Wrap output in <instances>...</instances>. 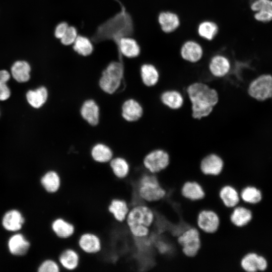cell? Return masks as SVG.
Returning a JSON list of instances; mask_svg holds the SVG:
<instances>
[{
    "label": "cell",
    "mask_w": 272,
    "mask_h": 272,
    "mask_svg": "<svg viewBox=\"0 0 272 272\" xmlns=\"http://www.w3.org/2000/svg\"><path fill=\"white\" fill-rule=\"evenodd\" d=\"M119 12L100 25L91 37L92 42L98 43L110 40L117 44L123 37L131 36L134 31L133 20L125 7L118 0Z\"/></svg>",
    "instance_id": "6da1fadb"
},
{
    "label": "cell",
    "mask_w": 272,
    "mask_h": 272,
    "mask_svg": "<svg viewBox=\"0 0 272 272\" xmlns=\"http://www.w3.org/2000/svg\"><path fill=\"white\" fill-rule=\"evenodd\" d=\"M193 119L200 120L209 116L219 101L218 91L202 82H194L186 88Z\"/></svg>",
    "instance_id": "7a4b0ae2"
},
{
    "label": "cell",
    "mask_w": 272,
    "mask_h": 272,
    "mask_svg": "<svg viewBox=\"0 0 272 272\" xmlns=\"http://www.w3.org/2000/svg\"><path fill=\"white\" fill-rule=\"evenodd\" d=\"M156 217V213L151 207L145 203H141L130 208L125 223L132 236L144 238L150 234Z\"/></svg>",
    "instance_id": "3957f363"
},
{
    "label": "cell",
    "mask_w": 272,
    "mask_h": 272,
    "mask_svg": "<svg viewBox=\"0 0 272 272\" xmlns=\"http://www.w3.org/2000/svg\"><path fill=\"white\" fill-rule=\"evenodd\" d=\"M135 191L139 198L146 204L162 200L166 189L161 184L156 174L146 171L135 181Z\"/></svg>",
    "instance_id": "277c9868"
},
{
    "label": "cell",
    "mask_w": 272,
    "mask_h": 272,
    "mask_svg": "<svg viewBox=\"0 0 272 272\" xmlns=\"http://www.w3.org/2000/svg\"><path fill=\"white\" fill-rule=\"evenodd\" d=\"M124 74L122 61H112L103 70L98 80L100 90L107 95H113L120 88Z\"/></svg>",
    "instance_id": "5b68a950"
},
{
    "label": "cell",
    "mask_w": 272,
    "mask_h": 272,
    "mask_svg": "<svg viewBox=\"0 0 272 272\" xmlns=\"http://www.w3.org/2000/svg\"><path fill=\"white\" fill-rule=\"evenodd\" d=\"M170 162L169 153L161 148H156L149 151L142 159V163L145 170L154 174L167 168Z\"/></svg>",
    "instance_id": "8992f818"
},
{
    "label": "cell",
    "mask_w": 272,
    "mask_h": 272,
    "mask_svg": "<svg viewBox=\"0 0 272 272\" xmlns=\"http://www.w3.org/2000/svg\"><path fill=\"white\" fill-rule=\"evenodd\" d=\"M176 241L183 254L187 257H193L201 247L200 231L196 227H189L177 237Z\"/></svg>",
    "instance_id": "52a82bcc"
},
{
    "label": "cell",
    "mask_w": 272,
    "mask_h": 272,
    "mask_svg": "<svg viewBox=\"0 0 272 272\" xmlns=\"http://www.w3.org/2000/svg\"><path fill=\"white\" fill-rule=\"evenodd\" d=\"M249 95L257 100L263 101L272 96V76L262 75L252 81L248 89Z\"/></svg>",
    "instance_id": "ba28073f"
},
{
    "label": "cell",
    "mask_w": 272,
    "mask_h": 272,
    "mask_svg": "<svg viewBox=\"0 0 272 272\" xmlns=\"http://www.w3.org/2000/svg\"><path fill=\"white\" fill-rule=\"evenodd\" d=\"M225 161L222 156L215 153H209L200 160L199 168L202 174L216 176L223 171Z\"/></svg>",
    "instance_id": "9c48e42d"
},
{
    "label": "cell",
    "mask_w": 272,
    "mask_h": 272,
    "mask_svg": "<svg viewBox=\"0 0 272 272\" xmlns=\"http://www.w3.org/2000/svg\"><path fill=\"white\" fill-rule=\"evenodd\" d=\"M78 247L80 252L88 255H96L102 250V243L100 236L91 232L81 234L77 241Z\"/></svg>",
    "instance_id": "30bf717a"
},
{
    "label": "cell",
    "mask_w": 272,
    "mask_h": 272,
    "mask_svg": "<svg viewBox=\"0 0 272 272\" xmlns=\"http://www.w3.org/2000/svg\"><path fill=\"white\" fill-rule=\"evenodd\" d=\"M220 223V217L214 211L203 209L197 215L196 226L199 231L208 234L216 232Z\"/></svg>",
    "instance_id": "8fae6325"
},
{
    "label": "cell",
    "mask_w": 272,
    "mask_h": 272,
    "mask_svg": "<svg viewBox=\"0 0 272 272\" xmlns=\"http://www.w3.org/2000/svg\"><path fill=\"white\" fill-rule=\"evenodd\" d=\"M144 109L142 104L136 99H125L121 106V116L127 122L133 123L139 121L143 116Z\"/></svg>",
    "instance_id": "7c38bea8"
},
{
    "label": "cell",
    "mask_w": 272,
    "mask_h": 272,
    "mask_svg": "<svg viewBox=\"0 0 272 272\" xmlns=\"http://www.w3.org/2000/svg\"><path fill=\"white\" fill-rule=\"evenodd\" d=\"M79 112L81 118L90 126H97L100 120V108L92 98L85 99L81 104Z\"/></svg>",
    "instance_id": "4fadbf2b"
},
{
    "label": "cell",
    "mask_w": 272,
    "mask_h": 272,
    "mask_svg": "<svg viewBox=\"0 0 272 272\" xmlns=\"http://www.w3.org/2000/svg\"><path fill=\"white\" fill-rule=\"evenodd\" d=\"M209 71L214 77L222 78L227 76L231 68L229 59L223 54H216L211 59L209 63Z\"/></svg>",
    "instance_id": "5bb4252c"
},
{
    "label": "cell",
    "mask_w": 272,
    "mask_h": 272,
    "mask_svg": "<svg viewBox=\"0 0 272 272\" xmlns=\"http://www.w3.org/2000/svg\"><path fill=\"white\" fill-rule=\"evenodd\" d=\"M253 219V212L250 208L239 203L232 209L230 221L232 225L238 228L247 226Z\"/></svg>",
    "instance_id": "9a60e30c"
},
{
    "label": "cell",
    "mask_w": 272,
    "mask_h": 272,
    "mask_svg": "<svg viewBox=\"0 0 272 272\" xmlns=\"http://www.w3.org/2000/svg\"><path fill=\"white\" fill-rule=\"evenodd\" d=\"M119 60L122 61V56L129 58L138 57L141 52V48L137 41L129 37L122 38L116 44Z\"/></svg>",
    "instance_id": "2e32d148"
},
{
    "label": "cell",
    "mask_w": 272,
    "mask_h": 272,
    "mask_svg": "<svg viewBox=\"0 0 272 272\" xmlns=\"http://www.w3.org/2000/svg\"><path fill=\"white\" fill-rule=\"evenodd\" d=\"M60 266L64 270L73 271L78 268L80 263V254L76 249L67 247L63 249L58 256Z\"/></svg>",
    "instance_id": "e0dca14e"
},
{
    "label": "cell",
    "mask_w": 272,
    "mask_h": 272,
    "mask_svg": "<svg viewBox=\"0 0 272 272\" xmlns=\"http://www.w3.org/2000/svg\"><path fill=\"white\" fill-rule=\"evenodd\" d=\"M180 52L182 58L190 63L198 62L203 55L202 46L197 42L192 40L185 41L182 45Z\"/></svg>",
    "instance_id": "ac0fdd59"
},
{
    "label": "cell",
    "mask_w": 272,
    "mask_h": 272,
    "mask_svg": "<svg viewBox=\"0 0 272 272\" xmlns=\"http://www.w3.org/2000/svg\"><path fill=\"white\" fill-rule=\"evenodd\" d=\"M90 156L93 161L100 164L108 163L114 156L112 148L102 142L96 143L92 146Z\"/></svg>",
    "instance_id": "d6986e66"
},
{
    "label": "cell",
    "mask_w": 272,
    "mask_h": 272,
    "mask_svg": "<svg viewBox=\"0 0 272 272\" xmlns=\"http://www.w3.org/2000/svg\"><path fill=\"white\" fill-rule=\"evenodd\" d=\"M250 8L255 12L254 17L261 22L272 20V0H252Z\"/></svg>",
    "instance_id": "ffe728a7"
},
{
    "label": "cell",
    "mask_w": 272,
    "mask_h": 272,
    "mask_svg": "<svg viewBox=\"0 0 272 272\" xmlns=\"http://www.w3.org/2000/svg\"><path fill=\"white\" fill-rule=\"evenodd\" d=\"M160 100L164 106L172 110H179L184 104L183 94L175 89H169L162 92L160 96Z\"/></svg>",
    "instance_id": "44dd1931"
},
{
    "label": "cell",
    "mask_w": 272,
    "mask_h": 272,
    "mask_svg": "<svg viewBox=\"0 0 272 272\" xmlns=\"http://www.w3.org/2000/svg\"><path fill=\"white\" fill-rule=\"evenodd\" d=\"M52 231L61 240H67L75 234V225L62 217H58L53 221L51 224Z\"/></svg>",
    "instance_id": "7402d4cb"
},
{
    "label": "cell",
    "mask_w": 272,
    "mask_h": 272,
    "mask_svg": "<svg viewBox=\"0 0 272 272\" xmlns=\"http://www.w3.org/2000/svg\"><path fill=\"white\" fill-rule=\"evenodd\" d=\"M107 209L116 222L122 223L125 222L130 207L126 200L114 198L111 200Z\"/></svg>",
    "instance_id": "603a6c76"
},
{
    "label": "cell",
    "mask_w": 272,
    "mask_h": 272,
    "mask_svg": "<svg viewBox=\"0 0 272 272\" xmlns=\"http://www.w3.org/2000/svg\"><path fill=\"white\" fill-rule=\"evenodd\" d=\"M220 199L226 208L233 209L241 202L239 191L230 184L223 185L219 192Z\"/></svg>",
    "instance_id": "cb8c5ba5"
},
{
    "label": "cell",
    "mask_w": 272,
    "mask_h": 272,
    "mask_svg": "<svg viewBox=\"0 0 272 272\" xmlns=\"http://www.w3.org/2000/svg\"><path fill=\"white\" fill-rule=\"evenodd\" d=\"M180 192L184 198L190 201L201 200L205 196L202 186L196 181H185L181 186Z\"/></svg>",
    "instance_id": "d4e9b609"
},
{
    "label": "cell",
    "mask_w": 272,
    "mask_h": 272,
    "mask_svg": "<svg viewBox=\"0 0 272 272\" xmlns=\"http://www.w3.org/2000/svg\"><path fill=\"white\" fill-rule=\"evenodd\" d=\"M140 77L143 84L149 88L156 86L159 82L160 73L153 64L145 63L140 67Z\"/></svg>",
    "instance_id": "484cf974"
},
{
    "label": "cell",
    "mask_w": 272,
    "mask_h": 272,
    "mask_svg": "<svg viewBox=\"0 0 272 272\" xmlns=\"http://www.w3.org/2000/svg\"><path fill=\"white\" fill-rule=\"evenodd\" d=\"M113 174L118 179H124L129 175L131 166L125 157L118 156L114 157L108 163Z\"/></svg>",
    "instance_id": "4316f807"
},
{
    "label": "cell",
    "mask_w": 272,
    "mask_h": 272,
    "mask_svg": "<svg viewBox=\"0 0 272 272\" xmlns=\"http://www.w3.org/2000/svg\"><path fill=\"white\" fill-rule=\"evenodd\" d=\"M241 202L246 205H258L263 199L262 192L260 188L253 185H248L239 191Z\"/></svg>",
    "instance_id": "83f0119b"
},
{
    "label": "cell",
    "mask_w": 272,
    "mask_h": 272,
    "mask_svg": "<svg viewBox=\"0 0 272 272\" xmlns=\"http://www.w3.org/2000/svg\"><path fill=\"white\" fill-rule=\"evenodd\" d=\"M158 21L161 30L166 33L175 31L180 23L178 16L170 11L161 12L158 17Z\"/></svg>",
    "instance_id": "f1b7e54d"
},
{
    "label": "cell",
    "mask_w": 272,
    "mask_h": 272,
    "mask_svg": "<svg viewBox=\"0 0 272 272\" xmlns=\"http://www.w3.org/2000/svg\"><path fill=\"white\" fill-rule=\"evenodd\" d=\"M41 183L48 193H54L59 191L61 185V179L60 174L56 171H47L41 179Z\"/></svg>",
    "instance_id": "f546056e"
},
{
    "label": "cell",
    "mask_w": 272,
    "mask_h": 272,
    "mask_svg": "<svg viewBox=\"0 0 272 272\" xmlns=\"http://www.w3.org/2000/svg\"><path fill=\"white\" fill-rule=\"evenodd\" d=\"M48 98V92L44 86H41L35 90H29L26 93L28 103L33 108H39L46 102Z\"/></svg>",
    "instance_id": "4dcf8cb0"
},
{
    "label": "cell",
    "mask_w": 272,
    "mask_h": 272,
    "mask_svg": "<svg viewBox=\"0 0 272 272\" xmlns=\"http://www.w3.org/2000/svg\"><path fill=\"white\" fill-rule=\"evenodd\" d=\"M24 222V219L19 212L12 210L5 215L3 225L7 230L16 231L21 229Z\"/></svg>",
    "instance_id": "1f68e13d"
},
{
    "label": "cell",
    "mask_w": 272,
    "mask_h": 272,
    "mask_svg": "<svg viewBox=\"0 0 272 272\" xmlns=\"http://www.w3.org/2000/svg\"><path fill=\"white\" fill-rule=\"evenodd\" d=\"M30 65L25 61H17L11 67V73L13 78L19 83H24L30 79Z\"/></svg>",
    "instance_id": "d6a6232c"
},
{
    "label": "cell",
    "mask_w": 272,
    "mask_h": 272,
    "mask_svg": "<svg viewBox=\"0 0 272 272\" xmlns=\"http://www.w3.org/2000/svg\"><path fill=\"white\" fill-rule=\"evenodd\" d=\"M8 245L9 250L12 254L23 255L27 253L30 244L22 234H17L10 239Z\"/></svg>",
    "instance_id": "836d02e7"
},
{
    "label": "cell",
    "mask_w": 272,
    "mask_h": 272,
    "mask_svg": "<svg viewBox=\"0 0 272 272\" xmlns=\"http://www.w3.org/2000/svg\"><path fill=\"white\" fill-rule=\"evenodd\" d=\"M259 253L251 251L245 253L240 260V266L242 271L256 272L258 271Z\"/></svg>",
    "instance_id": "e575fe53"
},
{
    "label": "cell",
    "mask_w": 272,
    "mask_h": 272,
    "mask_svg": "<svg viewBox=\"0 0 272 272\" xmlns=\"http://www.w3.org/2000/svg\"><path fill=\"white\" fill-rule=\"evenodd\" d=\"M219 28L213 21L206 20L199 23L197 27L198 34L202 38L210 41L217 35Z\"/></svg>",
    "instance_id": "d590c367"
},
{
    "label": "cell",
    "mask_w": 272,
    "mask_h": 272,
    "mask_svg": "<svg viewBox=\"0 0 272 272\" xmlns=\"http://www.w3.org/2000/svg\"><path fill=\"white\" fill-rule=\"evenodd\" d=\"M73 45L74 51L83 56H89L93 52L92 41L85 36L78 35Z\"/></svg>",
    "instance_id": "8d00e7d4"
},
{
    "label": "cell",
    "mask_w": 272,
    "mask_h": 272,
    "mask_svg": "<svg viewBox=\"0 0 272 272\" xmlns=\"http://www.w3.org/2000/svg\"><path fill=\"white\" fill-rule=\"evenodd\" d=\"M78 35L76 28L69 26L65 33L60 39L61 43L65 46L73 44Z\"/></svg>",
    "instance_id": "74e56055"
},
{
    "label": "cell",
    "mask_w": 272,
    "mask_h": 272,
    "mask_svg": "<svg viewBox=\"0 0 272 272\" xmlns=\"http://www.w3.org/2000/svg\"><path fill=\"white\" fill-rule=\"evenodd\" d=\"M60 270L58 263L51 259L44 261L38 268L39 272H59Z\"/></svg>",
    "instance_id": "f35d334b"
},
{
    "label": "cell",
    "mask_w": 272,
    "mask_h": 272,
    "mask_svg": "<svg viewBox=\"0 0 272 272\" xmlns=\"http://www.w3.org/2000/svg\"><path fill=\"white\" fill-rule=\"evenodd\" d=\"M69 25L65 22L59 23L54 31V35L56 38L60 39L67 30Z\"/></svg>",
    "instance_id": "ab89813d"
},
{
    "label": "cell",
    "mask_w": 272,
    "mask_h": 272,
    "mask_svg": "<svg viewBox=\"0 0 272 272\" xmlns=\"http://www.w3.org/2000/svg\"><path fill=\"white\" fill-rule=\"evenodd\" d=\"M11 95V91L7 83L0 86V101L7 100Z\"/></svg>",
    "instance_id": "60d3db41"
},
{
    "label": "cell",
    "mask_w": 272,
    "mask_h": 272,
    "mask_svg": "<svg viewBox=\"0 0 272 272\" xmlns=\"http://www.w3.org/2000/svg\"><path fill=\"white\" fill-rule=\"evenodd\" d=\"M10 74L7 71H0V86L7 83L10 79Z\"/></svg>",
    "instance_id": "b9f144b4"
},
{
    "label": "cell",
    "mask_w": 272,
    "mask_h": 272,
    "mask_svg": "<svg viewBox=\"0 0 272 272\" xmlns=\"http://www.w3.org/2000/svg\"><path fill=\"white\" fill-rule=\"evenodd\" d=\"M252 1V0H251V1Z\"/></svg>",
    "instance_id": "7bdbcfd3"
}]
</instances>
